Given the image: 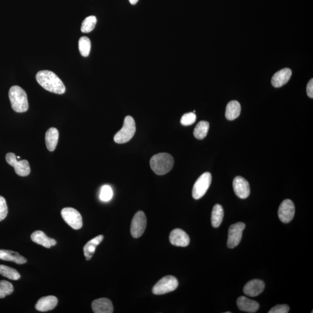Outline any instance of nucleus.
Returning a JSON list of instances; mask_svg holds the SVG:
<instances>
[{"label":"nucleus","mask_w":313,"mask_h":313,"mask_svg":"<svg viewBox=\"0 0 313 313\" xmlns=\"http://www.w3.org/2000/svg\"><path fill=\"white\" fill-rule=\"evenodd\" d=\"M136 132V122L133 117L128 116L124 119L123 127L115 135V142L118 144L127 143L133 137Z\"/></svg>","instance_id":"nucleus-4"},{"label":"nucleus","mask_w":313,"mask_h":313,"mask_svg":"<svg viewBox=\"0 0 313 313\" xmlns=\"http://www.w3.org/2000/svg\"><path fill=\"white\" fill-rule=\"evenodd\" d=\"M91 258H92V257H86V259H87V260H91Z\"/></svg>","instance_id":"nucleus-36"},{"label":"nucleus","mask_w":313,"mask_h":313,"mask_svg":"<svg viewBox=\"0 0 313 313\" xmlns=\"http://www.w3.org/2000/svg\"><path fill=\"white\" fill-rule=\"evenodd\" d=\"M0 274L12 280H18L20 278V273L16 270L3 265H0Z\"/></svg>","instance_id":"nucleus-26"},{"label":"nucleus","mask_w":313,"mask_h":313,"mask_svg":"<svg viewBox=\"0 0 313 313\" xmlns=\"http://www.w3.org/2000/svg\"><path fill=\"white\" fill-rule=\"evenodd\" d=\"M290 311V307L287 305H276L269 312V313H288Z\"/></svg>","instance_id":"nucleus-33"},{"label":"nucleus","mask_w":313,"mask_h":313,"mask_svg":"<svg viewBox=\"0 0 313 313\" xmlns=\"http://www.w3.org/2000/svg\"><path fill=\"white\" fill-rule=\"evenodd\" d=\"M14 292V287L11 282L5 280L0 281V299L4 298Z\"/></svg>","instance_id":"nucleus-29"},{"label":"nucleus","mask_w":313,"mask_h":313,"mask_svg":"<svg viewBox=\"0 0 313 313\" xmlns=\"http://www.w3.org/2000/svg\"><path fill=\"white\" fill-rule=\"evenodd\" d=\"M292 71L290 69L285 68L280 70L273 76L272 84L275 88L281 87L290 80Z\"/></svg>","instance_id":"nucleus-17"},{"label":"nucleus","mask_w":313,"mask_h":313,"mask_svg":"<svg viewBox=\"0 0 313 313\" xmlns=\"http://www.w3.org/2000/svg\"><path fill=\"white\" fill-rule=\"evenodd\" d=\"M178 284L177 279L174 276H165L156 282L153 288L152 292L157 295L173 292L176 290Z\"/></svg>","instance_id":"nucleus-5"},{"label":"nucleus","mask_w":313,"mask_h":313,"mask_svg":"<svg viewBox=\"0 0 313 313\" xmlns=\"http://www.w3.org/2000/svg\"><path fill=\"white\" fill-rule=\"evenodd\" d=\"M12 108L17 113L26 112L29 109L28 100L26 92L19 86L15 85L9 91Z\"/></svg>","instance_id":"nucleus-3"},{"label":"nucleus","mask_w":313,"mask_h":313,"mask_svg":"<svg viewBox=\"0 0 313 313\" xmlns=\"http://www.w3.org/2000/svg\"><path fill=\"white\" fill-rule=\"evenodd\" d=\"M57 297L48 296L41 297L36 305V309L39 312H48L53 310L58 305Z\"/></svg>","instance_id":"nucleus-16"},{"label":"nucleus","mask_w":313,"mask_h":313,"mask_svg":"<svg viewBox=\"0 0 313 313\" xmlns=\"http://www.w3.org/2000/svg\"><path fill=\"white\" fill-rule=\"evenodd\" d=\"M209 128H210V124L205 121L199 122L195 128L194 134L196 139L202 140L207 137Z\"/></svg>","instance_id":"nucleus-25"},{"label":"nucleus","mask_w":313,"mask_h":313,"mask_svg":"<svg viewBox=\"0 0 313 313\" xmlns=\"http://www.w3.org/2000/svg\"><path fill=\"white\" fill-rule=\"evenodd\" d=\"M265 282L260 280H253L248 282L244 287V293L247 296H258L265 290Z\"/></svg>","instance_id":"nucleus-14"},{"label":"nucleus","mask_w":313,"mask_h":313,"mask_svg":"<svg viewBox=\"0 0 313 313\" xmlns=\"http://www.w3.org/2000/svg\"><path fill=\"white\" fill-rule=\"evenodd\" d=\"M233 189L235 194L239 198L245 199L250 195V186L246 179L241 176L235 178L233 183Z\"/></svg>","instance_id":"nucleus-12"},{"label":"nucleus","mask_w":313,"mask_h":313,"mask_svg":"<svg viewBox=\"0 0 313 313\" xmlns=\"http://www.w3.org/2000/svg\"><path fill=\"white\" fill-rule=\"evenodd\" d=\"M36 80L45 90L57 94L65 93L66 88L56 74L48 70H42L36 75Z\"/></svg>","instance_id":"nucleus-1"},{"label":"nucleus","mask_w":313,"mask_h":313,"mask_svg":"<svg viewBox=\"0 0 313 313\" xmlns=\"http://www.w3.org/2000/svg\"><path fill=\"white\" fill-rule=\"evenodd\" d=\"M61 215L67 225L75 230L80 229L82 227V219L78 211L73 208H64L61 211Z\"/></svg>","instance_id":"nucleus-8"},{"label":"nucleus","mask_w":313,"mask_h":313,"mask_svg":"<svg viewBox=\"0 0 313 313\" xmlns=\"http://www.w3.org/2000/svg\"><path fill=\"white\" fill-rule=\"evenodd\" d=\"M131 4L135 5L139 1V0H129Z\"/></svg>","instance_id":"nucleus-35"},{"label":"nucleus","mask_w":313,"mask_h":313,"mask_svg":"<svg viewBox=\"0 0 313 313\" xmlns=\"http://www.w3.org/2000/svg\"><path fill=\"white\" fill-rule=\"evenodd\" d=\"M241 113V105L236 100H232L227 105L226 109V117L229 120H234L238 117Z\"/></svg>","instance_id":"nucleus-22"},{"label":"nucleus","mask_w":313,"mask_h":313,"mask_svg":"<svg viewBox=\"0 0 313 313\" xmlns=\"http://www.w3.org/2000/svg\"><path fill=\"white\" fill-rule=\"evenodd\" d=\"M245 228V225L242 222L236 223L230 226L227 243L229 248H234L240 244Z\"/></svg>","instance_id":"nucleus-10"},{"label":"nucleus","mask_w":313,"mask_h":313,"mask_svg":"<svg viewBox=\"0 0 313 313\" xmlns=\"http://www.w3.org/2000/svg\"><path fill=\"white\" fill-rule=\"evenodd\" d=\"M8 214V207L5 199L0 196V222L7 217Z\"/></svg>","instance_id":"nucleus-32"},{"label":"nucleus","mask_w":313,"mask_h":313,"mask_svg":"<svg viewBox=\"0 0 313 313\" xmlns=\"http://www.w3.org/2000/svg\"><path fill=\"white\" fill-rule=\"evenodd\" d=\"M295 213V207L291 199H285L279 207L278 215L282 222L290 223L293 218Z\"/></svg>","instance_id":"nucleus-11"},{"label":"nucleus","mask_w":313,"mask_h":313,"mask_svg":"<svg viewBox=\"0 0 313 313\" xmlns=\"http://www.w3.org/2000/svg\"><path fill=\"white\" fill-rule=\"evenodd\" d=\"M150 167L156 175L163 176L173 169L174 164L173 156L166 153H158L153 156L150 161Z\"/></svg>","instance_id":"nucleus-2"},{"label":"nucleus","mask_w":313,"mask_h":313,"mask_svg":"<svg viewBox=\"0 0 313 313\" xmlns=\"http://www.w3.org/2000/svg\"><path fill=\"white\" fill-rule=\"evenodd\" d=\"M212 176L210 173H205L202 174L193 186V197L196 199H199L203 197L210 188Z\"/></svg>","instance_id":"nucleus-6"},{"label":"nucleus","mask_w":313,"mask_h":313,"mask_svg":"<svg viewBox=\"0 0 313 313\" xmlns=\"http://www.w3.org/2000/svg\"><path fill=\"white\" fill-rule=\"evenodd\" d=\"M59 140V131L55 128H50L45 134V143L49 151L56 149Z\"/></svg>","instance_id":"nucleus-21"},{"label":"nucleus","mask_w":313,"mask_h":313,"mask_svg":"<svg viewBox=\"0 0 313 313\" xmlns=\"http://www.w3.org/2000/svg\"><path fill=\"white\" fill-rule=\"evenodd\" d=\"M307 94L309 97L313 98V79H311L309 81L308 86H307Z\"/></svg>","instance_id":"nucleus-34"},{"label":"nucleus","mask_w":313,"mask_h":313,"mask_svg":"<svg viewBox=\"0 0 313 313\" xmlns=\"http://www.w3.org/2000/svg\"><path fill=\"white\" fill-rule=\"evenodd\" d=\"M32 241L35 243L42 245L47 248H50L57 244L56 240L47 237L42 231H36L31 235Z\"/></svg>","instance_id":"nucleus-19"},{"label":"nucleus","mask_w":313,"mask_h":313,"mask_svg":"<svg viewBox=\"0 0 313 313\" xmlns=\"http://www.w3.org/2000/svg\"><path fill=\"white\" fill-rule=\"evenodd\" d=\"M237 305L240 311L248 313H256L259 309L258 303L245 296L238 297Z\"/></svg>","instance_id":"nucleus-18"},{"label":"nucleus","mask_w":313,"mask_h":313,"mask_svg":"<svg viewBox=\"0 0 313 313\" xmlns=\"http://www.w3.org/2000/svg\"><path fill=\"white\" fill-rule=\"evenodd\" d=\"M79 51L82 57H87L90 55L91 43L87 37H82L78 41Z\"/></svg>","instance_id":"nucleus-27"},{"label":"nucleus","mask_w":313,"mask_h":313,"mask_svg":"<svg viewBox=\"0 0 313 313\" xmlns=\"http://www.w3.org/2000/svg\"><path fill=\"white\" fill-rule=\"evenodd\" d=\"M147 219L143 211H138L135 215L131 226V233L134 238H137L142 236L145 231Z\"/></svg>","instance_id":"nucleus-9"},{"label":"nucleus","mask_w":313,"mask_h":313,"mask_svg":"<svg viewBox=\"0 0 313 313\" xmlns=\"http://www.w3.org/2000/svg\"><path fill=\"white\" fill-rule=\"evenodd\" d=\"M97 22V18L95 16H90L86 18L82 21L81 30L83 33H90L94 29Z\"/></svg>","instance_id":"nucleus-28"},{"label":"nucleus","mask_w":313,"mask_h":313,"mask_svg":"<svg viewBox=\"0 0 313 313\" xmlns=\"http://www.w3.org/2000/svg\"><path fill=\"white\" fill-rule=\"evenodd\" d=\"M103 238L104 237L102 235H98L97 237L92 239L91 240L88 241L85 244L84 247V253L86 257H93L98 245L101 243V242L103 240Z\"/></svg>","instance_id":"nucleus-24"},{"label":"nucleus","mask_w":313,"mask_h":313,"mask_svg":"<svg viewBox=\"0 0 313 313\" xmlns=\"http://www.w3.org/2000/svg\"><path fill=\"white\" fill-rule=\"evenodd\" d=\"M0 259L10 261L18 265H22L27 262V259L19 253L10 250H0Z\"/></svg>","instance_id":"nucleus-20"},{"label":"nucleus","mask_w":313,"mask_h":313,"mask_svg":"<svg viewBox=\"0 0 313 313\" xmlns=\"http://www.w3.org/2000/svg\"><path fill=\"white\" fill-rule=\"evenodd\" d=\"M92 309L95 313H112L114 311L111 300L104 297L94 300Z\"/></svg>","instance_id":"nucleus-15"},{"label":"nucleus","mask_w":313,"mask_h":313,"mask_svg":"<svg viewBox=\"0 0 313 313\" xmlns=\"http://www.w3.org/2000/svg\"><path fill=\"white\" fill-rule=\"evenodd\" d=\"M113 190L109 185H104L101 188L99 198L101 201L107 202L113 197Z\"/></svg>","instance_id":"nucleus-30"},{"label":"nucleus","mask_w":313,"mask_h":313,"mask_svg":"<svg viewBox=\"0 0 313 313\" xmlns=\"http://www.w3.org/2000/svg\"><path fill=\"white\" fill-rule=\"evenodd\" d=\"M196 121V115L194 113H188L183 115L181 118L180 122L184 126L191 125Z\"/></svg>","instance_id":"nucleus-31"},{"label":"nucleus","mask_w":313,"mask_h":313,"mask_svg":"<svg viewBox=\"0 0 313 313\" xmlns=\"http://www.w3.org/2000/svg\"><path fill=\"white\" fill-rule=\"evenodd\" d=\"M223 216L224 211L223 207L219 204L215 205L211 215L212 225L214 228H219L222 222Z\"/></svg>","instance_id":"nucleus-23"},{"label":"nucleus","mask_w":313,"mask_h":313,"mask_svg":"<svg viewBox=\"0 0 313 313\" xmlns=\"http://www.w3.org/2000/svg\"><path fill=\"white\" fill-rule=\"evenodd\" d=\"M170 241L172 244L176 247H186L190 244L189 236L180 229H174L171 232Z\"/></svg>","instance_id":"nucleus-13"},{"label":"nucleus","mask_w":313,"mask_h":313,"mask_svg":"<svg viewBox=\"0 0 313 313\" xmlns=\"http://www.w3.org/2000/svg\"><path fill=\"white\" fill-rule=\"evenodd\" d=\"M6 161L11 166L14 168L15 173L20 176H28L30 173L29 162L26 159L18 160L14 153H9L5 156Z\"/></svg>","instance_id":"nucleus-7"}]
</instances>
